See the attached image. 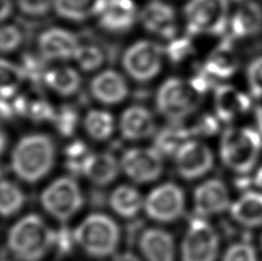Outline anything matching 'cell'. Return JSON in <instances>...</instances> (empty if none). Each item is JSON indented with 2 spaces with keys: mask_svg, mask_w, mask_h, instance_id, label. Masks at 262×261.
Instances as JSON below:
<instances>
[{
  "mask_svg": "<svg viewBox=\"0 0 262 261\" xmlns=\"http://www.w3.org/2000/svg\"><path fill=\"white\" fill-rule=\"evenodd\" d=\"M121 168L137 183L156 181L162 174V156L154 147L129 148L121 158Z\"/></svg>",
  "mask_w": 262,
  "mask_h": 261,
  "instance_id": "obj_11",
  "label": "cell"
},
{
  "mask_svg": "<svg viewBox=\"0 0 262 261\" xmlns=\"http://www.w3.org/2000/svg\"><path fill=\"white\" fill-rule=\"evenodd\" d=\"M255 120L258 123V128L262 134V105H260L258 108L255 110Z\"/></svg>",
  "mask_w": 262,
  "mask_h": 261,
  "instance_id": "obj_48",
  "label": "cell"
},
{
  "mask_svg": "<svg viewBox=\"0 0 262 261\" xmlns=\"http://www.w3.org/2000/svg\"><path fill=\"white\" fill-rule=\"evenodd\" d=\"M38 46L39 53L45 60H69L75 58L79 41L73 32L52 28L39 36Z\"/></svg>",
  "mask_w": 262,
  "mask_h": 261,
  "instance_id": "obj_14",
  "label": "cell"
},
{
  "mask_svg": "<svg viewBox=\"0 0 262 261\" xmlns=\"http://www.w3.org/2000/svg\"><path fill=\"white\" fill-rule=\"evenodd\" d=\"M239 67V59L232 39L227 37L208 55L203 68L213 78H229Z\"/></svg>",
  "mask_w": 262,
  "mask_h": 261,
  "instance_id": "obj_22",
  "label": "cell"
},
{
  "mask_svg": "<svg viewBox=\"0 0 262 261\" xmlns=\"http://www.w3.org/2000/svg\"><path fill=\"white\" fill-rule=\"evenodd\" d=\"M99 25L105 30L122 34L137 21V7L133 0H105L99 15Z\"/></svg>",
  "mask_w": 262,
  "mask_h": 261,
  "instance_id": "obj_17",
  "label": "cell"
},
{
  "mask_svg": "<svg viewBox=\"0 0 262 261\" xmlns=\"http://www.w3.org/2000/svg\"><path fill=\"white\" fill-rule=\"evenodd\" d=\"M13 9L12 0H0V22L11 15Z\"/></svg>",
  "mask_w": 262,
  "mask_h": 261,
  "instance_id": "obj_45",
  "label": "cell"
},
{
  "mask_svg": "<svg viewBox=\"0 0 262 261\" xmlns=\"http://www.w3.org/2000/svg\"><path fill=\"white\" fill-rule=\"evenodd\" d=\"M262 148V138L252 128H228L220 143V156L229 169L245 174L253 169Z\"/></svg>",
  "mask_w": 262,
  "mask_h": 261,
  "instance_id": "obj_3",
  "label": "cell"
},
{
  "mask_svg": "<svg viewBox=\"0 0 262 261\" xmlns=\"http://www.w3.org/2000/svg\"><path fill=\"white\" fill-rule=\"evenodd\" d=\"M20 67L26 78H30L32 82L39 83V84L41 82H44V77L48 69L45 67V59L41 55L37 57V55L30 53L25 54Z\"/></svg>",
  "mask_w": 262,
  "mask_h": 261,
  "instance_id": "obj_35",
  "label": "cell"
},
{
  "mask_svg": "<svg viewBox=\"0 0 262 261\" xmlns=\"http://www.w3.org/2000/svg\"><path fill=\"white\" fill-rule=\"evenodd\" d=\"M112 261H140V260L138 259V257H136L134 253L124 252L116 255V257Z\"/></svg>",
  "mask_w": 262,
  "mask_h": 261,
  "instance_id": "obj_46",
  "label": "cell"
},
{
  "mask_svg": "<svg viewBox=\"0 0 262 261\" xmlns=\"http://www.w3.org/2000/svg\"><path fill=\"white\" fill-rule=\"evenodd\" d=\"M121 134L129 141L144 139L156 133V120L151 112L143 106H131L121 116Z\"/></svg>",
  "mask_w": 262,
  "mask_h": 261,
  "instance_id": "obj_20",
  "label": "cell"
},
{
  "mask_svg": "<svg viewBox=\"0 0 262 261\" xmlns=\"http://www.w3.org/2000/svg\"><path fill=\"white\" fill-rule=\"evenodd\" d=\"M105 0H54L53 6L58 15L70 21H84L99 15Z\"/></svg>",
  "mask_w": 262,
  "mask_h": 261,
  "instance_id": "obj_25",
  "label": "cell"
},
{
  "mask_svg": "<svg viewBox=\"0 0 262 261\" xmlns=\"http://www.w3.org/2000/svg\"><path fill=\"white\" fill-rule=\"evenodd\" d=\"M44 82L46 85L62 96H72L81 88V76L70 67H60L49 69L45 74Z\"/></svg>",
  "mask_w": 262,
  "mask_h": 261,
  "instance_id": "obj_28",
  "label": "cell"
},
{
  "mask_svg": "<svg viewBox=\"0 0 262 261\" xmlns=\"http://www.w3.org/2000/svg\"><path fill=\"white\" fill-rule=\"evenodd\" d=\"M75 60H76L78 66L83 71L92 72L99 68L105 61V54L100 48L96 45L86 44L81 45L77 49V52L75 54Z\"/></svg>",
  "mask_w": 262,
  "mask_h": 261,
  "instance_id": "obj_33",
  "label": "cell"
},
{
  "mask_svg": "<svg viewBox=\"0 0 262 261\" xmlns=\"http://www.w3.org/2000/svg\"><path fill=\"white\" fill-rule=\"evenodd\" d=\"M190 35H223L229 25V0H190L184 7Z\"/></svg>",
  "mask_w": 262,
  "mask_h": 261,
  "instance_id": "obj_6",
  "label": "cell"
},
{
  "mask_svg": "<svg viewBox=\"0 0 262 261\" xmlns=\"http://www.w3.org/2000/svg\"><path fill=\"white\" fill-rule=\"evenodd\" d=\"M7 99L6 97H0V118L3 119H12L14 115H16L14 101L11 102Z\"/></svg>",
  "mask_w": 262,
  "mask_h": 261,
  "instance_id": "obj_44",
  "label": "cell"
},
{
  "mask_svg": "<svg viewBox=\"0 0 262 261\" xmlns=\"http://www.w3.org/2000/svg\"><path fill=\"white\" fill-rule=\"evenodd\" d=\"M21 67L8 60L0 59V97L11 98L25 80Z\"/></svg>",
  "mask_w": 262,
  "mask_h": 261,
  "instance_id": "obj_31",
  "label": "cell"
},
{
  "mask_svg": "<svg viewBox=\"0 0 262 261\" xmlns=\"http://www.w3.org/2000/svg\"><path fill=\"white\" fill-rule=\"evenodd\" d=\"M203 97L190 81L171 77L159 89L157 108L170 122H182L196 110Z\"/></svg>",
  "mask_w": 262,
  "mask_h": 261,
  "instance_id": "obj_5",
  "label": "cell"
},
{
  "mask_svg": "<svg viewBox=\"0 0 262 261\" xmlns=\"http://www.w3.org/2000/svg\"><path fill=\"white\" fill-rule=\"evenodd\" d=\"M76 244L91 257L105 258L113 254L120 242V228L105 214L95 213L81 222L74 231Z\"/></svg>",
  "mask_w": 262,
  "mask_h": 261,
  "instance_id": "obj_4",
  "label": "cell"
},
{
  "mask_svg": "<svg viewBox=\"0 0 262 261\" xmlns=\"http://www.w3.org/2000/svg\"><path fill=\"white\" fill-rule=\"evenodd\" d=\"M110 205L112 209L119 215L134 217L144 206V200L137 189L129 185H121L112 192Z\"/></svg>",
  "mask_w": 262,
  "mask_h": 261,
  "instance_id": "obj_27",
  "label": "cell"
},
{
  "mask_svg": "<svg viewBox=\"0 0 262 261\" xmlns=\"http://www.w3.org/2000/svg\"><path fill=\"white\" fill-rule=\"evenodd\" d=\"M184 192L179 185L165 183L159 185L148 193L144 200V208L147 215L158 222H171L184 212Z\"/></svg>",
  "mask_w": 262,
  "mask_h": 261,
  "instance_id": "obj_10",
  "label": "cell"
},
{
  "mask_svg": "<svg viewBox=\"0 0 262 261\" xmlns=\"http://www.w3.org/2000/svg\"><path fill=\"white\" fill-rule=\"evenodd\" d=\"M246 76L252 95L256 98H262V57L254 59L249 64Z\"/></svg>",
  "mask_w": 262,
  "mask_h": 261,
  "instance_id": "obj_39",
  "label": "cell"
},
{
  "mask_svg": "<svg viewBox=\"0 0 262 261\" xmlns=\"http://www.w3.org/2000/svg\"><path fill=\"white\" fill-rule=\"evenodd\" d=\"M139 17L145 29L151 34L168 40L176 36V14L170 5L161 0H153L144 7Z\"/></svg>",
  "mask_w": 262,
  "mask_h": 261,
  "instance_id": "obj_15",
  "label": "cell"
},
{
  "mask_svg": "<svg viewBox=\"0 0 262 261\" xmlns=\"http://www.w3.org/2000/svg\"><path fill=\"white\" fill-rule=\"evenodd\" d=\"M40 203L50 215L67 221L82 208V190L72 177H61L51 183L40 195Z\"/></svg>",
  "mask_w": 262,
  "mask_h": 261,
  "instance_id": "obj_7",
  "label": "cell"
},
{
  "mask_svg": "<svg viewBox=\"0 0 262 261\" xmlns=\"http://www.w3.org/2000/svg\"><path fill=\"white\" fill-rule=\"evenodd\" d=\"M53 122L55 124V128L58 129V132L62 136H72L78 122V114L76 108L70 105L61 106L55 112Z\"/></svg>",
  "mask_w": 262,
  "mask_h": 261,
  "instance_id": "obj_34",
  "label": "cell"
},
{
  "mask_svg": "<svg viewBox=\"0 0 262 261\" xmlns=\"http://www.w3.org/2000/svg\"><path fill=\"white\" fill-rule=\"evenodd\" d=\"M165 52L171 62L180 63L193 52L192 40L188 36L177 37V38L174 37L167 45Z\"/></svg>",
  "mask_w": 262,
  "mask_h": 261,
  "instance_id": "obj_36",
  "label": "cell"
},
{
  "mask_svg": "<svg viewBox=\"0 0 262 261\" xmlns=\"http://www.w3.org/2000/svg\"><path fill=\"white\" fill-rule=\"evenodd\" d=\"M222 261H258V255L253 246L243 242L229 246Z\"/></svg>",
  "mask_w": 262,
  "mask_h": 261,
  "instance_id": "obj_38",
  "label": "cell"
},
{
  "mask_svg": "<svg viewBox=\"0 0 262 261\" xmlns=\"http://www.w3.org/2000/svg\"><path fill=\"white\" fill-rule=\"evenodd\" d=\"M18 7L23 13L32 16L45 15L52 6V0H17Z\"/></svg>",
  "mask_w": 262,
  "mask_h": 261,
  "instance_id": "obj_42",
  "label": "cell"
},
{
  "mask_svg": "<svg viewBox=\"0 0 262 261\" xmlns=\"http://www.w3.org/2000/svg\"><path fill=\"white\" fill-rule=\"evenodd\" d=\"M6 145H7V136L4 130L0 128V156L3 155L5 148H6Z\"/></svg>",
  "mask_w": 262,
  "mask_h": 261,
  "instance_id": "obj_47",
  "label": "cell"
},
{
  "mask_svg": "<svg viewBox=\"0 0 262 261\" xmlns=\"http://www.w3.org/2000/svg\"><path fill=\"white\" fill-rule=\"evenodd\" d=\"M139 248L147 261H174L175 242L166 230L151 228L139 238Z\"/></svg>",
  "mask_w": 262,
  "mask_h": 261,
  "instance_id": "obj_21",
  "label": "cell"
},
{
  "mask_svg": "<svg viewBox=\"0 0 262 261\" xmlns=\"http://www.w3.org/2000/svg\"><path fill=\"white\" fill-rule=\"evenodd\" d=\"M84 127L89 136L93 139L105 141V139H108L114 132V119L108 112L92 110L86 114Z\"/></svg>",
  "mask_w": 262,
  "mask_h": 261,
  "instance_id": "obj_29",
  "label": "cell"
},
{
  "mask_svg": "<svg viewBox=\"0 0 262 261\" xmlns=\"http://www.w3.org/2000/svg\"><path fill=\"white\" fill-rule=\"evenodd\" d=\"M231 217L242 226L256 228L262 226V193L247 191L229 207Z\"/></svg>",
  "mask_w": 262,
  "mask_h": 261,
  "instance_id": "obj_23",
  "label": "cell"
},
{
  "mask_svg": "<svg viewBox=\"0 0 262 261\" xmlns=\"http://www.w3.org/2000/svg\"><path fill=\"white\" fill-rule=\"evenodd\" d=\"M26 195L16 184L7 180L0 181V215L12 216L23 207Z\"/></svg>",
  "mask_w": 262,
  "mask_h": 261,
  "instance_id": "obj_30",
  "label": "cell"
},
{
  "mask_svg": "<svg viewBox=\"0 0 262 261\" xmlns=\"http://www.w3.org/2000/svg\"><path fill=\"white\" fill-rule=\"evenodd\" d=\"M231 2H235V3H238V4H242V3L246 2V0H231Z\"/></svg>",
  "mask_w": 262,
  "mask_h": 261,
  "instance_id": "obj_50",
  "label": "cell"
},
{
  "mask_svg": "<svg viewBox=\"0 0 262 261\" xmlns=\"http://www.w3.org/2000/svg\"><path fill=\"white\" fill-rule=\"evenodd\" d=\"M120 166L112 153H97L89 159L84 175L96 185L105 186L115 181L119 175Z\"/></svg>",
  "mask_w": 262,
  "mask_h": 261,
  "instance_id": "obj_24",
  "label": "cell"
},
{
  "mask_svg": "<svg viewBox=\"0 0 262 261\" xmlns=\"http://www.w3.org/2000/svg\"><path fill=\"white\" fill-rule=\"evenodd\" d=\"M163 52L161 46L154 41H137L125 51L123 67L135 81L148 82L160 72Z\"/></svg>",
  "mask_w": 262,
  "mask_h": 261,
  "instance_id": "obj_8",
  "label": "cell"
},
{
  "mask_svg": "<svg viewBox=\"0 0 262 261\" xmlns=\"http://www.w3.org/2000/svg\"><path fill=\"white\" fill-rule=\"evenodd\" d=\"M219 129V123L217 119L212 115H204L203 118H200L198 122L194 125L193 128H191V134L195 135H204V136H207V135H213L217 132Z\"/></svg>",
  "mask_w": 262,
  "mask_h": 261,
  "instance_id": "obj_43",
  "label": "cell"
},
{
  "mask_svg": "<svg viewBox=\"0 0 262 261\" xmlns=\"http://www.w3.org/2000/svg\"><path fill=\"white\" fill-rule=\"evenodd\" d=\"M261 243H262V240H261Z\"/></svg>",
  "mask_w": 262,
  "mask_h": 261,
  "instance_id": "obj_51",
  "label": "cell"
},
{
  "mask_svg": "<svg viewBox=\"0 0 262 261\" xmlns=\"http://www.w3.org/2000/svg\"><path fill=\"white\" fill-rule=\"evenodd\" d=\"M23 36L15 26L0 27V52L9 53L17 50L22 44Z\"/></svg>",
  "mask_w": 262,
  "mask_h": 261,
  "instance_id": "obj_37",
  "label": "cell"
},
{
  "mask_svg": "<svg viewBox=\"0 0 262 261\" xmlns=\"http://www.w3.org/2000/svg\"><path fill=\"white\" fill-rule=\"evenodd\" d=\"M55 161L52 138L43 134L22 137L12 155V169L27 183H36L48 175Z\"/></svg>",
  "mask_w": 262,
  "mask_h": 261,
  "instance_id": "obj_1",
  "label": "cell"
},
{
  "mask_svg": "<svg viewBox=\"0 0 262 261\" xmlns=\"http://www.w3.org/2000/svg\"><path fill=\"white\" fill-rule=\"evenodd\" d=\"M90 90L98 101L107 105L119 104L129 92L123 76L115 71H105L97 75L91 81Z\"/></svg>",
  "mask_w": 262,
  "mask_h": 261,
  "instance_id": "obj_19",
  "label": "cell"
},
{
  "mask_svg": "<svg viewBox=\"0 0 262 261\" xmlns=\"http://www.w3.org/2000/svg\"><path fill=\"white\" fill-rule=\"evenodd\" d=\"M191 135V130L183 127L181 122H171L157 134L154 139V148L161 156L176 155L180 147L189 141Z\"/></svg>",
  "mask_w": 262,
  "mask_h": 261,
  "instance_id": "obj_26",
  "label": "cell"
},
{
  "mask_svg": "<svg viewBox=\"0 0 262 261\" xmlns=\"http://www.w3.org/2000/svg\"><path fill=\"white\" fill-rule=\"evenodd\" d=\"M93 153L81 141L70 144L66 148V165L74 175H84V169Z\"/></svg>",
  "mask_w": 262,
  "mask_h": 261,
  "instance_id": "obj_32",
  "label": "cell"
},
{
  "mask_svg": "<svg viewBox=\"0 0 262 261\" xmlns=\"http://www.w3.org/2000/svg\"><path fill=\"white\" fill-rule=\"evenodd\" d=\"M28 115L36 121V122H43V121H53L55 116V111L48 101L36 100L29 102Z\"/></svg>",
  "mask_w": 262,
  "mask_h": 261,
  "instance_id": "obj_41",
  "label": "cell"
},
{
  "mask_svg": "<svg viewBox=\"0 0 262 261\" xmlns=\"http://www.w3.org/2000/svg\"><path fill=\"white\" fill-rule=\"evenodd\" d=\"M179 174L185 180H195L212 169L214 157L210 148L199 141L189 139L175 155Z\"/></svg>",
  "mask_w": 262,
  "mask_h": 261,
  "instance_id": "obj_12",
  "label": "cell"
},
{
  "mask_svg": "<svg viewBox=\"0 0 262 261\" xmlns=\"http://www.w3.org/2000/svg\"><path fill=\"white\" fill-rule=\"evenodd\" d=\"M252 101L249 95L230 84H221L215 89L214 107L217 118L230 122L250 111Z\"/></svg>",
  "mask_w": 262,
  "mask_h": 261,
  "instance_id": "obj_16",
  "label": "cell"
},
{
  "mask_svg": "<svg viewBox=\"0 0 262 261\" xmlns=\"http://www.w3.org/2000/svg\"><path fill=\"white\" fill-rule=\"evenodd\" d=\"M193 202L195 213L199 216H209L230 207V195L222 181L208 180L194 190Z\"/></svg>",
  "mask_w": 262,
  "mask_h": 261,
  "instance_id": "obj_13",
  "label": "cell"
},
{
  "mask_svg": "<svg viewBox=\"0 0 262 261\" xmlns=\"http://www.w3.org/2000/svg\"><path fill=\"white\" fill-rule=\"evenodd\" d=\"M229 38L245 39L258 35L262 30V6L254 0L242 3L229 18Z\"/></svg>",
  "mask_w": 262,
  "mask_h": 261,
  "instance_id": "obj_18",
  "label": "cell"
},
{
  "mask_svg": "<svg viewBox=\"0 0 262 261\" xmlns=\"http://www.w3.org/2000/svg\"><path fill=\"white\" fill-rule=\"evenodd\" d=\"M76 244L74 231L67 227H61L59 230L54 231L53 246L60 254H68L72 252L74 245Z\"/></svg>",
  "mask_w": 262,
  "mask_h": 261,
  "instance_id": "obj_40",
  "label": "cell"
},
{
  "mask_svg": "<svg viewBox=\"0 0 262 261\" xmlns=\"http://www.w3.org/2000/svg\"><path fill=\"white\" fill-rule=\"evenodd\" d=\"M54 231L36 214L17 221L9 230L7 244L11 252L21 261H39L53 246Z\"/></svg>",
  "mask_w": 262,
  "mask_h": 261,
  "instance_id": "obj_2",
  "label": "cell"
},
{
  "mask_svg": "<svg viewBox=\"0 0 262 261\" xmlns=\"http://www.w3.org/2000/svg\"><path fill=\"white\" fill-rule=\"evenodd\" d=\"M254 183L260 190H262V167H260L258 171H256V174L254 176Z\"/></svg>",
  "mask_w": 262,
  "mask_h": 261,
  "instance_id": "obj_49",
  "label": "cell"
},
{
  "mask_svg": "<svg viewBox=\"0 0 262 261\" xmlns=\"http://www.w3.org/2000/svg\"><path fill=\"white\" fill-rule=\"evenodd\" d=\"M219 245L214 228L203 217H195L182 242V261H215Z\"/></svg>",
  "mask_w": 262,
  "mask_h": 261,
  "instance_id": "obj_9",
  "label": "cell"
}]
</instances>
